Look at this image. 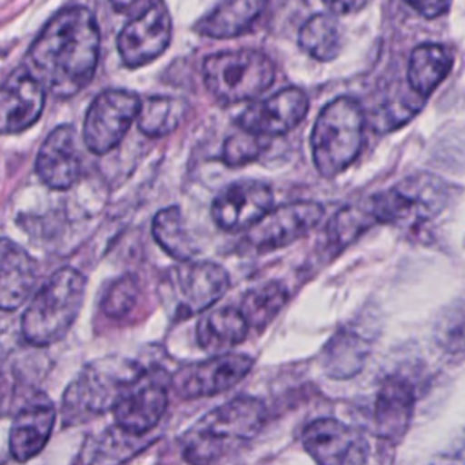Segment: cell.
I'll use <instances>...</instances> for the list:
<instances>
[{
  "label": "cell",
  "instance_id": "12",
  "mask_svg": "<svg viewBox=\"0 0 465 465\" xmlns=\"http://www.w3.org/2000/svg\"><path fill=\"white\" fill-rule=\"evenodd\" d=\"M323 205L311 200L283 203L256 222L247 231L245 242L256 252L282 249L311 232L323 218Z\"/></svg>",
  "mask_w": 465,
  "mask_h": 465
},
{
  "label": "cell",
  "instance_id": "1",
  "mask_svg": "<svg viewBox=\"0 0 465 465\" xmlns=\"http://www.w3.org/2000/svg\"><path fill=\"white\" fill-rule=\"evenodd\" d=\"M100 54V31L94 15L84 5L56 13L27 51L25 67L47 93L69 98L87 87Z\"/></svg>",
  "mask_w": 465,
  "mask_h": 465
},
{
  "label": "cell",
  "instance_id": "4",
  "mask_svg": "<svg viewBox=\"0 0 465 465\" xmlns=\"http://www.w3.org/2000/svg\"><path fill=\"white\" fill-rule=\"evenodd\" d=\"M363 109L354 98L338 96L323 105L311 133L312 162L322 176H338L352 165L363 145Z\"/></svg>",
  "mask_w": 465,
  "mask_h": 465
},
{
  "label": "cell",
  "instance_id": "19",
  "mask_svg": "<svg viewBox=\"0 0 465 465\" xmlns=\"http://www.w3.org/2000/svg\"><path fill=\"white\" fill-rule=\"evenodd\" d=\"M54 418V407L45 396H36L20 409L9 430V450L16 461H29L45 447Z\"/></svg>",
  "mask_w": 465,
  "mask_h": 465
},
{
  "label": "cell",
  "instance_id": "20",
  "mask_svg": "<svg viewBox=\"0 0 465 465\" xmlns=\"http://www.w3.org/2000/svg\"><path fill=\"white\" fill-rule=\"evenodd\" d=\"M414 412V392L407 380L389 376L381 381L374 405V425L381 440L398 443L409 430Z\"/></svg>",
  "mask_w": 465,
  "mask_h": 465
},
{
  "label": "cell",
  "instance_id": "28",
  "mask_svg": "<svg viewBox=\"0 0 465 465\" xmlns=\"http://www.w3.org/2000/svg\"><path fill=\"white\" fill-rule=\"evenodd\" d=\"M153 236L156 243L173 258L176 260H191L196 247L193 243V238L189 236L182 211L173 205L160 209L153 218Z\"/></svg>",
  "mask_w": 465,
  "mask_h": 465
},
{
  "label": "cell",
  "instance_id": "27",
  "mask_svg": "<svg viewBox=\"0 0 465 465\" xmlns=\"http://www.w3.org/2000/svg\"><path fill=\"white\" fill-rule=\"evenodd\" d=\"M185 113V100L173 96H149L140 104L136 124L145 136L160 138L173 133L182 124Z\"/></svg>",
  "mask_w": 465,
  "mask_h": 465
},
{
  "label": "cell",
  "instance_id": "14",
  "mask_svg": "<svg viewBox=\"0 0 465 465\" xmlns=\"http://www.w3.org/2000/svg\"><path fill=\"white\" fill-rule=\"evenodd\" d=\"M171 42V16L162 0L151 2L138 16L131 18L118 35L116 47L122 62L143 67L156 60Z\"/></svg>",
  "mask_w": 465,
  "mask_h": 465
},
{
  "label": "cell",
  "instance_id": "22",
  "mask_svg": "<svg viewBox=\"0 0 465 465\" xmlns=\"http://www.w3.org/2000/svg\"><path fill=\"white\" fill-rule=\"evenodd\" d=\"M265 5L267 0H218L194 24V31L209 38H234L254 24Z\"/></svg>",
  "mask_w": 465,
  "mask_h": 465
},
{
  "label": "cell",
  "instance_id": "2",
  "mask_svg": "<svg viewBox=\"0 0 465 465\" xmlns=\"http://www.w3.org/2000/svg\"><path fill=\"white\" fill-rule=\"evenodd\" d=\"M265 407L251 396L232 398L193 423L180 441L189 465H216L252 440L265 423Z\"/></svg>",
  "mask_w": 465,
  "mask_h": 465
},
{
  "label": "cell",
  "instance_id": "33",
  "mask_svg": "<svg viewBox=\"0 0 465 465\" xmlns=\"http://www.w3.org/2000/svg\"><path fill=\"white\" fill-rule=\"evenodd\" d=\"M440 343L450 352L465 349V311H454L445 318L440 325Z\"/></svg>",
  "mask_w": 465,
  "mask_h": 465
},
{
  "label": "cell",
  "instance_id": "32",
  "mask_svg": "<svg viewBox=\"0 0 465 465\" xmlns=\"http://www.w3.org/2000/svg\"><path fill=\"white\" fill-rule=\"evenodd\" d=\"M136 298H138V282L134 276L127 274L111 285V289L107 291L102 302V309L107 316L120 318L134 307Z\"/></svg>",
  "mask_w": 465,
  "mask_h": 465
},
{
  "label": "cell",
  "instance_id": "31",
  "mask_svg": "<svg viewBox=\"0 0 465 465\" xmlns=\"http://www.w3.org/2000/svg\"><path fill=\"white\" fill-rule=\"evenodd\" d=\"M262 138L263 136H256L243 129H240L238 133H232L223 143L222 160L229 167H240V165H245V163L256 160L263 151Z\"/></svg>",
  "mask_w": 465,
  "mask_h": 465
},
{
  "label": "cell",
  "instance_id": "21",
  "mask_svg": "<svg viewBox=\"0 0 465 465\" xmlns=\"http://www.w3.org/2000/svg\"><path fill=\"white\" fill-rule=\"evenodd\" d=\"M36 262L18 243L0 238V309H18L35 291Z\"/></svg>",
  "mask_w": 465,
  "mask_h": 465
},
{
  "label": "cell",
  "instance_id": "23",
  "mask_svg": "<svg viewBox=\"0 0 465 465\" xmlns=\"http://www.w3.org/2000/svg\"><path fill=\"white\" fill-rule=\"evenodd\" d=\"M452 53L441 44H420L411 51L407 64V84L420 96H429L450 73Z\"/></svg>",
  "mask_w": 465,
  "mask_h": 465
},
{
  "label": "cell",
  "instance_id": "17",
  "mask_svg": "<svg viewBox=\"0 0 465 465\" xmlns=\"http://www.w3.org/2000/svg\"><path fill=\"white\" fill-rule=\"evenodd\" d=\"M45 87L24 65L16 67L0 85V134L29 129L45 105Z\"/></svg>",
  "mask_w": 465,
  "mask_h": 465
},
{
  "label": "cell",
  "instance_id": "9",
  "mask_svg": "<svg viewBox=\"0 0 465 465\" xmlns=\"http://www.w3.org/2000/svg\"><path fill=\"white\" fill-rule=\"evenodd\" d=\"M169 376L162 369L140 371L118 396L113 412L127 434H145L158 425L167 409Z\"/></svg>",
  "mask_w": 465,
  "mask_h": 465
},
{
  "label": "cell",
  "instance_id": "26",
  "mask_svg": "<svg viewBox=\"0 0 465 465\" xmlns=\"http://www.w3.org/2000/svg\"><path fill=\"white\" fill-rule=\"evenodd\" d=\"M367 343L352 331H341L327 343L323 351L325 372L332 378L345 380L360 372L367 358Z\"/></svg>",
  "mask_w": 465,
  "mask_h": 465
},
{
  "label": "cell",
  "instance_id": "7",
  "mask_svg": "<svg viewBox=\"0 0 465 465\" xmlns=\"http://www.w3.org/2000/svg\"><path fill=\"white\" fill-rule=\"evenodd\" d=\"M452 187L430 173H416L365 196L378 223H414L440 214L450 202Z\"/></svg>",
  "mask_w": 465,
  "mask_h": 465
},
{
  "label": "cell",
  "instance_id": "30",
  "mask_svg": "<svg viewBox=\"0 0 465 465\" xmlns=\"http://www.w3.org/2000/svg\"><path fill=\"white\" fill-rule=\"evenodd\" d=\"M374 225L376 220L367 205V200L361 198L338 211L329 225V240L338 247H345Z\"/></svg>",
  "mask_w": 465,
  "mask_h": 465
},
{
  "label": "cell",
  "instance_id": "3",
  "mask_svg": "<svg viewBox=\"0 0 465 465\" xmlns=\"http://www.w3.org/2000/svg\"><path fill=\"white\" fill-rule=\"evenodd\" d=\"M85 276L73 269H58L35 294L22 316L25 341L45 347L60 341L74 323L85 296Z\"/></svg>",
  "mask_w": 465,
  "mask_h": 465
},
{
  "label": "cell",
  "instance_id": "16",
  "mask_svg": "<svg viewBox=\"0 0 465 465\" xmlns=\"http://www.w3.org/2000/svg\"><path fill=\"white\" fill-rule=\"evenodd\" d=\"M309 111V98L300 87H283L265 100L251 104L236 120L238 127L256 136H280L294 129Z\"/></svg>",
  "mask_w": 465,
  "mask_h": 465
},
{
  "label": "cell",
  "instance_id": "10",
  "mask_svg": "<svg viewBox=\"0 0 465 465\" xmlns=\"http://www.w3.org/2000/svg\"><path fill=\"white\" fill-rule=\"evenodd\" d=\"M167 285L174 300V312L178 316H191L207 311L225 294L229 274L214 262L185 260L173 267Z\"/></svg>",
  "mask_w": 465,
  "mask_h": 465
},
{
  "label": "cell",
  "instance_id": "34",
  "mask_svg": "<svg viewBox=\"0 0 465 465\" xmlns=\"http://www.w3.org/2000/svg\"><path fill=\"white\" fill-rule=\"evenodd\" d=\"M411 9L425 18H436L449 11L452 0H403Z\"/></svg>",
  "mask_w": 465,
  "mask_h": 465
},
{
  "label": "cell",
  "instance_id": "24",
  "mask_svg": "<svg viewBox=\"0 0 465 465\" xmlns=\"http://www.w3.org/2000/svg\"><path fill=\"white\" fill-rule=\"evenodd\" d=\"M249 323L243 312L236 307H222L205 312L196 325L198 345L213 354L242 343L249 332Z\"/></svg>",
  "mask_w": 465,
  "mask_h": 465
},
{
  "label": "cell",
  "instance_id": "18",
  "mask_svg": "<svg viewBox=\"0 0 465 465\" xmlns=\"http://www.w3.org/2000/svg\"><path fill=\"white\" fill-rule=\"evenodd\" d=\"M35 171L51 189L64 191L74 185L80 176V154L71 125H58L45 136L35 160Z\"/></svg>",
  "mask_w": 465,
  "mask_h": 465
},
{
  "label": "cell",
  "instance_id": "36",
  "mask_svg": "<svg viewBox=\"0 0 465 465\" xmlns=\"http://www.w3.org/2000/svg\"><path fill=\"white\" fill-rule=\"evenodd\" d=\"M430 465H465V441L438 456Z\"/></svg>",
  "mask_w": 465,
  "mask_h": 465
},
{
  "label": "cell",
  "instance_id": "5",
  "mask_svg": "<svg viewBox=\"0 0 465 465\" xmlns=\"http://www.w3.org/2000/svg\"><path fill=\"white\" fill-rule=\"evenodd\" d=\"M140 367L125 358H102L85 365L64 392V423L76 425L113 409Z\"/></svg>",
  "mask_w": 465,
  "mask_h": 465
},
{
  "label": "cell",
  "instance_id": "29",
  "mask_svg": "<svg viewBox=\"0 0 465 465\" xmlns=\"http://www.w3.org/2000/svg\"><path fill=\"white\" fill-rule=\"evenodd\" d=\"M289 292L280 282H265L243 294L240 311L243 312L249 327L263 329L287 303Z\"/></svg>",
  "mask_w": 465,
  "mask_h": 465
},
{
  "label": "cell",
  "instance_id": "37",
  "mask_svg": "<svg viewBox=\"0 0 465 465\" xmlns=\"http://www.w3.org/2000/svg\"><path fill=\"white\" fill-rule=\"evenodd\" d=\"M109 2H111L114 11L122 13V11H127L131 5H134L138 0H109Z\"/></svg>",
  "mask_w": 465,
  "mask_h": 465
},
{
  "label": "cell",
  "instance_id": "11",
  "mask_svg": "<svg viewBox=\"0 0 465 465\" xmlns=\"http://www.w3.org/2000/svg\"><path fill=\"white\" fill-rule=\"evenodd\" d=\"M302 443L316 465H365L371 452L363 432L336 418L307 423Z\"/></svg>",
  "mask_w": 465,
  "mask_h": 465
},
{
  "label": "cell",
  "instance_id": "35",
  "mask_svg": "<svg viewBox=\"0 0 465 465\" xmlns=\"http://www.w3.org/2000/svg\"><path fill=\"white\" fill-rule=\"evenodd\" d=\"M371 0H323L332 15H354L361 11Z\"/></svg>",
  "mask_w": 465,
  "mask_h": 465
},
{
  "label": "cell",
  "instance_id": "6",
  "mask_svg": "<svg viewBox=\"0 0 465 465\" xmlns=\"http://www.w3.org/2000/svg\"><path fill=\"white\" fill-rule=\"evenodd\" d=\"M207 91L222 104L254 100L274 82L272 60L258 49H232L209 54L202 65Z\"/></svg>",
  "mask_w": 465,
  "mask_h": 465
},
{
  "label": "cell",
  "instance_id": "8",
  "mask_svg": "<svg viewBox=\"0 0 465 465\" xmlns=\"http://www.w3.org/2000/svg\"><path fill=\"white\" fill-rule=\"evenodd\" d=\"M140 104L138 94L127 89L98 93L84 120L82 138L85 147L94 154H105L114 149L136 120Z\"/></svg>",
  "mask_w": 465,
  "mask_h": 465
},
{
  "label": "cell",
  "instance_id": "15",
  "mask_svg": "<svg viewBox=\"0 0 465 465\" xmlns=\"http://www.w3.org/2000/svg\"><path fill=\"white\" fill-rule=\"evenodd\" d=\"M272 209V191L258 180H240L229 183L213 202L214 223L227 232L249 231Z\"/></svg>",
  "mask_w": 465,
  "mask_h": 465
},
{
  "label": "cell",
  "instance_id": "25",
  "mask_svg": "<svg viewBox=\"0 0 465 465\" xmlns=\"http://www.w3.org/2000/svg\"><path fill=\"white\" fill-rule=\"evenodd\" d=\"M302 51L320 62L334 60L341 51V27L332 13L312 15L298 33Z\"/></svg>",
  "mask_w": 465,
  "mask_h": 465
},
{
  "label": "cell",
  "instance_id": "13",
  "mask_svg": "<svg viewBox=\"0 0 465 465\" xmlns=\"http://www.w3.org/2000/svg\"><path fill=\"white\" fill-rule=\"evenodd\" d=\"M254 360L249 354H216L203 361L191 363L174 372L171 383L183 400L216 396L238 381L252 369Z\"/></svg>",
  "mask_w": 465,
  "mask_h": 465
}]
</instances>
